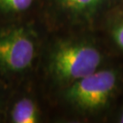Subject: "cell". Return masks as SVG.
Masks as SVG:
<instances>
[{
    "label": "cell",
    "instance_id": "5b68a950",
    "mask_svg": "<svg viewBox=\"0 0 123 123\" xmlns=\"http://www.w3.org/2000/svg\"><path fill=\"white\" fill-rule=\"evenodd\" d=\"M49 98L36 74L13 88L8 94L4 123H52Z\"/></svg>",
    "mask_w": 123,
    "mask_h": 123
},
{
    "label": "cell",
    "instance_id": "277c9868",
    "mask_svg": "<svg viewBox=\"0 0 123 123\" xmlns=\"http://www.w3.org/2000/svg\"><path fill=\"white\" fill-rule=\"evenodd\" d=\"M122 1L42 0L39 21L48 32H98L107 15Z\"/></svg>",
    "mask_w": 123,
    "mask_h": 123
},
{
    "label": "cell",
    "instance_id": "3957f363",
    "mask_svg": "<svg viewBox=\"0 0 123 123\" xmlns=\"http://www.w3.org/2000/svg\"><path fill=\"white\" fill-rule=\"evenodd\" d=\"M46 32L39 20L0 26V84L9 91L36 74Z\"/></svg>",
    "mask_w": 123,
    "mask_h": 123
},
{
    "label": "cell",
    "instance_id": "ba28073f",
    "mask_svg": "<svg viewBox=\"0 0 123 123\" xmlns=\"http://www.w3.org/2000/svg\"><path fill=\"white\" fill-rule=\"evenodd\" d=\"M9 90L0 84V123H4L5 113L6 108V102L8 98Z\"/></svg>",
    "mask_w": 123,
    "mask_h": 123
},
{
    "label": "cell",
    "instance_id": "7a4b0ae2",
    "mask_svg": "<svg viewBox=\"0 0 123 123\" xmlns=\"http://www.w3.org/2000/svg\"><path fill=\"white\" fill-rule=\"evenodd\" d=\"M122 83V71L113 62L77 80L50 99L53 122L110 118Z\"/></svg>",
    "mask_w": 123,
    "mask_h": 123
},
{
    "label": "cell",
    "instance_id": "52a82bcc",
    "mask_svg": "<svg viewBox=\"0 0 123 123\" xmlns=\"http://www.w3.org/2000/svg\"><path fill=\"white\" fill-rule=\"evenodd\" d=\"M98 32L110 49L123 54V1L107 15Z\"/></svg>",
    "mask_w": 123,
    "mask_h": 123
},
{
    "label": "cell",
    "instance_id": "8992f818",
    "mask_svg": "<svg viewBox=\"0 0 123 123\" xmlns=\"http://www.w3.org/2000/svg\"><path fill=\"white\" fill-rule=\"evenodd\" d=\"M42 0H0V26L39 20Z\"/></svg>",
    "mask_w": 123,
    "mask_h": 123
},
{
    "label": "cell",
    "instance_id": "6da1fadb",
    "mask_svg": "<svg viewBox=\"0 0 123 123\" xmlns=\"http://www.w3.org/2000/svg\"><path fill=\"white\" fill-rule=\"evenodd\" d=\"M112 62L111 49L99 32H46L36 78L49 102L77 80Z\"/></svg>",
    "mask_w": 123,
    "mask_h": 123
},
{
    "label": "cell",
    "instance_id": "9c48e42d",
    "mask_svg": "<svg viewBox=\"0 0 123 123\" xmlns=\"http://www.w3.org/2000/svg\"><path fill=\"white\" fill-rule=\"evenodd\" d=\"M112 119H114L115 122L123 123V106L117 112L112 113Z\"/></svg>",
    "mask_w": 123,
    "mask_h": 123
}]
</instances>
